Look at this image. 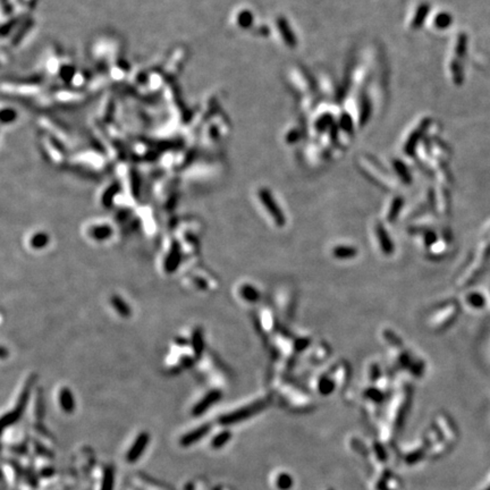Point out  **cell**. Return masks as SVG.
Segmentation results:
<instances>
[{
    "label": "cell",
    "instance_id": "5",
    "mask_svg": "<svg viewBox=\"0 0 490 490\" xmlns=\"http://www.w3.org/2000/svg\"><path fill=\"white\" fill-rule=\"evenodd\" d=\"M210 430H211V424L210 423H204L202 425L198 426L197 429H194L192 431H190V433L185 434L183 437L179 439L180 446H183V447L192 446L193 444L198 443L199 440H201V439L206 437V436L209 433H210Z\"/></svg>",
    "mask_w": 490,
    "mask_h": 490
},
{
    "label": "cell",
    "instance_id": "10",
    "mask_svg": "<svg viewBox=\"0 0 490 490\" xmlns=\"http://www.w3.org/2000/svg\"><path fill=\"white\" fill-rule=\"evenodd\" d=\"M49 240L50 237L47 233H44V231H38V233H35L32 236V238L30 239V244L32 249L41 250L47 247L49 244Z\"/></svg>",
    "mask_w": 490,
    "mask_h": 490
},
{
    "label": "cell",
    "instance_id": "3",
    "mask_svg": "<svg viewBox=\"0 0 490 490\" xmlns=\"http://www.w3.org/2000/svg\"><path fill=\"white\" fill-rule=\"evenodd\" d=\"M180 261H181L180 245L176 239H174L171 242L169 251H168V254L166 256L165 262H163L165 271L167 274H174V272L177 270V268L179 267Z\"/></svg>",
    "mask_w": 490,
    "mask_h": 490
},
{
    "label": "cell",
    "instance_id": "1",
    "mask_svg": "<svg viewBox=\"0 0 490 490\" xmlns=\"http://www.w3.org/2000/svg\"><path fill=\"white\" fill-rule=\"evenodd\" d=\"M35 379H36V376L32 375L30 378L26 380L24 388H23L20 397H18V401L16 403L15 407H14L11 412L6 413V414L3 416V420H2L3 428H8V426L16 423V422L21 419L22 414L25 411L27 403H29V399L31 397V393H32V387H33V385L35 383Z\"/></svg>",
    "mask_w": 490,
    "mask_h": 490
},
{
    "label": "cell",
    "instance_id": "4",
    "mask_svg": "<svg viewBox=\"0 0 490 490\" xmlns=\"http://www.w3.org/2000/svg\"><path fill=\"white\" fill-rule=\"evenodd\" d=\"M220 398H221V392L219 389H213L211 392H209L208 394L204 395L201 401H199L193 406L192 415L194 416L202 415L203 413H206L209 408H210L213 404H216L218 401H219Z\"/></svg>",
    "mask_w": 490,
    "mask_h": 490
},
{
    "label": "cell",
    "instance_id": "6",
    "mask_svg": "<svg viewBox=\"0 0 490 490\" xmlns=\"http://www.w3.org/2000/svg\"><path fill=\"white\" fill-rule=\"evenodd\" d=\"M59 405L67 414H71L75 411V398L70 388L64 387L60 389V392H59Z\"/></svg>",
    "mask_w": 490,
    "mask_h": 490
},
{
    "label": "cell",
    "instance_id": "16",
    "mask_svg": "<svg viewBox=\"0 0 490 490\" xmlns=\"http://www.w3.org/2000/svg\"><path fill=\"white\" fill-rule=\"evenodd\" d=\"M6 355H7V352H6V347H5V346H3V347H2V357H3V358H5V357H6Z\"/></svg>",
    "mask_w": 490,
    "mask_h": 490
},
{
    "label": "cell",
    "instance_id": "8",
    "mask_svg": "<svg viewBox=\"0 0 490 490\" xmlns=\"http://www.w3.org/2000/svg\"><path fill=\"white\" fill-rule=\"evenodd\" d=\"M191 345H192L195 357H201L204 351V335L201 327L195 328L191 336Z\"/></svg>",
    "mask_w": 490,
    "mask_h": 490
},
{
    "label": "cell",
    "instance_id": "15",
    "mask_svg": "<svg viewBox=\"0 0 490 490\" xmlns=\"http://www.w3.org/2000/svg\"><path fill=\"white\" fill-rule=\"evenodd\" d=\"M52 474H53L52 469H43L42 471H41V475L45 476V478H48V476H51Z\"/></svg>",
    "mask_w": 490,
    "mask_h": 490
},
{
    "label": "cell",
    "instance_id": "11",
    "mask_svg": "<svg viewBox=\"0 0 490 490\" xmlns=\"http://www.w3.org/2000/svg\"><path fill=\"white\" fill-rule=\"evenodd\" d=\"M113 481H115L113 469L111 466H108L107 469L104 470V473H103L101 490H113Z\"/></svg>",
    "mask_w": 490,
    "mask_h": 490
},
{
    "label": "cell",
    "instance_id": "13",
    "mask_svg": "<svg viewBox=\"0 0 490 490\" xmlns=\"http://www.w3.org/2000/svg\"><path fill=\"white\" fill-rule=\"evenodd\" d=\"M229 439H230L229 431H221V433L216 435L215 437L212 438L211 446H212V448H215V449L221 448L227 442H228Z\"/></svg>",
    "mask_w": 490,
    "mask_h": 490
},
{
    "label": "cell",
    "instance_id": "14",
    "mask_svg": "<svg viewBox=\"0 0 490 490\" xmlns=\"http://www.w3.org/2000/svg\"><path fill=\"white\" fill-rule=\"evenodd\" d=\"M116 191L117 189L115 188H111V189H109L108 190V192L103 195V200H102V202L103 204L106 207H110L111 206V203H112V199H113V195L116 194Z\"/></svg>",
    "mask_w": 490,
    "mask_h": 490
},
{
    "label": "cell",
    "instance_id": "7",
    "mask_svg": "<svg viewBox=\"0 0 490 490\" xmlns=\"http://www.w3.org/2000/svg\"><path fill=\"white\" fill-rule=\"evenodd\" d=\"M113 233V229L110 225H95L92 226L89 229V235L91 238H93L94 240H98V242H103L108 238L111 237V235Z\"/></svg>",
    "mask_w": 490,
    "mask_h": 490
},
{
    "label": "cell",
    "instance_id": "2",
    "mask_svg": "<svg viewBox=\"0 0 490 490\" xmlns=\"http://www.w3.org/2000/svg\"><path fill=\"white\" fill-rule=\"evenodd\" d=\"M149 443H150V435L148 433L143 431V433L139 434V436L135 438L133 444H132V446L126 453V461L130 463H134L138 461L139 458L142 456V454L144 453L145 449H147Z\"/></svg>",
    "mask_w": 490,
    "mask_h": 490
},
{
    "label": "cell",
    "instance_id": "9",
    "mask_svg": "<svg viewBox=\"0 0 490 490\" xmlns=\"http://www.w3.org/2000/svg\"><path fill=\"white\" fill-rule=\"evenodd\" d=\"M110 302L118 315H120L124 318H129L132 315L131 307L119 296V295H112Z\"/></svg>",
    "mask_w": 490,
    "mask_h": 490
},
{
    "label": "cell",
    "instance_id": "12",
    "mask_svg": "<svg viewBox=\"0 0 490 490\" xmlns=\"http://www.w3.org/2000/svg\"><path fill=\"white\" fill-rule=\"evenodd\" d=\"M239 293H240V295H242V297L244 299H247V301H249V302L258 301L259 293L257 292V289L251 285H243L239 289Z\"/></svg>",
    "mask_w": 490,
    "mask_h": 490
}]
</instances>
